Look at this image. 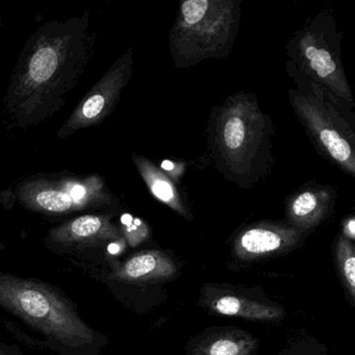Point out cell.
I'll return each mask as SVG.
<instances>
[{
  "label": "cell",
  "instance_id": "cell-1",
  "mask_svg": "<svg viewBox=\"0 0 355 355\" xmlns=\"http://www.w3.org/2000/svg\"><path fill=\"white\" fill-rule=\"evenodd\" d=\"M90 14L39 26L26 40L3 98L10 128L39 125L59 113L94 53Z\"/></svg>",
  "mask_w": 355,
  "mask_h": 355
},
{
  "label": "cell",
  "instance_id": "cell-2",
  "mask_svg": "<svg viewBox=\"0 0 355 355\" xmlns=\"http://www.w3.org/2000/svg\"><path fill=\"white\" fill-rule=\"evenodd\" d=\"M0 309L21 320L57 355H101L109 344L64 291L37 278L0 270Z\"/></svg>",
  "mask_w": 355,
  "mask_h": 355
},
{
  "label": "cell",
  "instance_id": "cell-3",
  "mask_svg": "<svg viewBox=\"0 0 355 355\" xmlns=\"http://www.w3.org/2000/svg\"><path fill=\"white\" fill-rule=\"evenodd\" d=\"M209 144L218 169L232 182L248 188L272 163L273 123L257 97L238 92L216 107Z\"/></svg>",
  "mask_w": 355,
  "mask_h": 355
},
{
  "label": "cell",
  "instance_id": "cell-4",
  "mask_svg": "<svg viewBox=\"0 0 355 355\" xmlns=\"http://www.w3.org/2000/svg\"><path fill=\"white\" fill-rule=\"evenodd\" d=\"M7 209L15 203L51 221H65L84 214L117 213L120 201L101 174L37 173L0 193Z\"/></svg>",
  "mask_w": 355,
  "mask_h": 355
},
{
  "label": "cell",
  "instance_id": "cell-5",
  "mask_svg": "<svg viewBox=\"0 0 355 355\" xmlns=\"http://www.w3.org/2000/svg\"><path fill=\"white\" fill-rule=\"evenodd\" d=\"M240 0H187L180 3L169 36L174 65L193 67L232 53L240 28Z\"/></svg>",
  "mask_w": 355,
  "mask_h": 355
},
{
  "label": "cell",
  "instance_id": "cell-6",
  "mask_svg": "<svg viewBox=\"0 0 355 355\" xmlns=\"http://www.w3.org/2000/svg\"><path fill=\"white\" fill-rule=\"evenodd\" d=\"M296 89L288 92L297 118L315 148L338 168L355 176V119L353 110L286 63Z\"/></svg>",
  "mask_w": 355,
  "mask_h": 355
},
{
  "label": "cell",
  "instance_id": "cell-7",
  "mask_svg": "<svg viewBox=\"0 0 355 355\" xmlns=\"http://www.w3.org/2000/svg\"><path fill=\"white\" fill-rule=\"evenodd\" d=\"M291 65L325 89L346 107L354 99L340 58V34L329 12H324L297 31L286 47Z\"/></svg>",
  "mask_w": 355,
  "mask_h": 355
},
{
  "label": "cell",
  "instance_id": "cell-8",
  "mask_svg": "<svg viewBox=\"0 0 355 355\" xmlns=\"http://www.w3.org/2000/svg\"><path fill=\"white\" fill-rule=\"evenodd\" d=\"M116 213L84 214L60 222L47 232L43 243L51 252L69 259L88 273L115 261L125 249Z\"/></svg>",
  "mask_w": 355,
  "mask_h": 355
},
{
  "label": "cell",
  "instance_id": "cell-9",
  "mask_svg": "<svg viewBox=\"0 0 355 355\" xmlns=\"http://www.w3.org/2000/svg\"><path fill=\"white\" fill-rule=\"evenodd\" d=\"M132 49L125 51L83 97L58 130L57 136L60 140L70 138L80 130L101 125L113 113L119 103L122 91L132 78Z\"/></svg>",
  "mask_w": 355,
  "mask_h": 355
},
{
  "label": "cell",
  "instance_id": "cell-10",
  "mask_svg": "<svg viewBox=\"0 0 355 355\" xmlns=\"http://www.w3.org/2000/svg\"><path fill=\"white\" fill-rule=\"evenodd\" d=\"M175 273L174 261L157 250L140 251L123 261L115 259L88 272L93 279L105 284L114 294L130 286L169 279Z\"/></svg>",
  "mask_w": 355,
  "mask_h": 355
},
{
  "label": "cell",
  "instance_id": "cell-11",
  "mask_svg": "<svg viewBox=\"0 0 355 355\" xmlns=\"http://www.w3.org/2000/svg\"><path fill=\"white\" fill-rule=\"evenodd\" d=\"M305 232L290 224H254L243 230L234 241V252L243 259L279 254L296 247Z\"/></svg>",
  "mask_w": 355,
  "mask_h": 355
},
{
  "label": "cell",
  "instance_id": "cell-12",
  "mask_svg": "<svg viewBox=\"0 0 355 355\" xmlns=\"http://www.w3.org/2000/svg\"><path fill=\"white\" fill-rule=\"evenodd\" d=\"M330 187L311 184L291 195L286 200L288 224L302 232L319 225L330 213L336 201Z\"/></svg>",
  "mask_w": 355,
  "mask_h": 355
},
{
  "label": "cell",
  "instance_id": "cell-13",
  "mask_svg": "<svg viewBox=\"0 0 355 355\" xmlns=\"http://www.w3.org/2000/svg\"><path fill=\"white\" fill-rule=\"evenodd\" d=\"M132 161L151 194L182 217L191 219L190 209L187 207L173 180L144 155L132 153Z\"/></svg>",
  "mask_w": 355,
  "mask_h": 355
},
{
  "label": "cell",
  "instance_id": "cell-14",
  "mask_svg": "<svg viewBox=\"0 0 355 355\" xmlns=\"http://www.w3.org/2000/svg\"><path fill=\"white\" fill-rule=\"evenodd\" d=\"M257 348V338L248 332L223 328L199 338L190 355H254Z\"/></svg>",
  "mask_w": 355,
  "mask_h": 355
},
{
  "label": "cell",
  "instance_id": "cell-15",
  "mask_svg": "<svg viewBox=\"0 0 355 355\" xmlns=\"http://www.w3.org/2000/svg\"><path fill=\"white\" fill-rule=\"evenodd\" d=\"M209 306L220 315L261 321H276L284 315L279 306L234 294H221L211 298Z\"/></svg>",
  "mask_w": 355,
  "mask_h": 355
},
{
  "label": "cell",
  "instance_id": "cell-16",
  "mask_svg": "<svg viewBox=\"0 0 355 355\" xmlns=\"http://www.w3.org/2000/svg\"><path fill=\"white\" fill-rule=\"evenodd\" d=\"M336 263L351 298L355 297V254L350 240L340 236L336 246Z\"/></svg>",
  "mask_w": 355,
  "mask_h": 355
},
{
  "label": "cell",
  "instance_id": "cell-17",
  "mask_svg": "<svg viewBox=\"0 0 355 355\" xmlns=\"http://www.w3.org/2000/svg\"><path fill=\"white\" fill-rule=\"evenodd\" d=\"M121 223L122 225L120 227H121L122 234L130 246H136L148 236V227L142 220L134 219L132 216L126 214L122 216Z\"/></svg>",
  "mask_w": 355,
  "mask_h": 355
},
{
  "label": "cell",
  "instance_id": "cell-18",
  "mask_svg": "<svg viewBox=\"0 0 355 355\" xmlns=\"http://www.w3.org/2000/svg\"><path fill=\"white\" fill-rule=\"evenodd\" d=\"M161 168L162 171L166 175L169 176L171 180L174 178L176 180H180L182 174V170H184V167H182L180 164L174 163V162L169 161V159H165V161L162 162Z\"/></svg>",
  "mask_w": 355,
  "mask_h": 355
},
{
  "label": "cell",
  "instance_id": "cell-19",
  "mask_svg": "<svg viewBox=\"0 0 355 355\" xmlns=\"http://www.w3.org/2000/svg\"><path fill=\"white\" fill-rule=\"evenodd\" d=\"M0 355H28L17 345L7 344L0 340Z\"/></svg>",
  "mask_w": 355,
  "mask_h": 355
},
{
  "label": "cell",
  "instance_id": "cell-20",
  "mask_svg": "<svg viewBox=\"0 0 355 355\" xmlns=\"http://www.w3.org/2000/svg\"><path fill=\"white\" fill-rule=\"evenodd\" d=\"M344 236L348 240H354L355 239V220L354 217H349L344 222Z\"/></svg>",
  "mask_w": 355,
  "mask_h": 355
}]
</instances>
